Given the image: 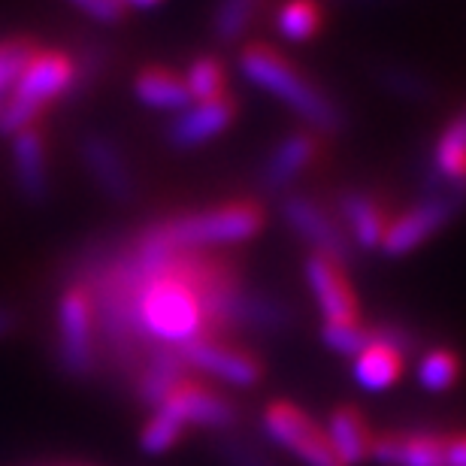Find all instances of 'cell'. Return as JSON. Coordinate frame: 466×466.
Masks as SVG:
<instances>
[{
  "instance_id": "cell-27",
  "label": "cell",
  "mask_w": 466,
  "mask_h": 466,
  "mask_svg": "<svg viewBox=\"0 0 466 466\" xmlns=\"http://www.w3.org/2000/svg\"><path fill=\"white\" fill-rule=\"evenodd\" d=\"M185 86H188V95L194 104H207V100H216L225 95L228 76H225V64H221L218 55H200V58L191 61L188 73H185Z\"/></svg>"
},
{
  "instance_id": "cell-8",
  "label": "cell",
  "mask_w": 466,
  "mask_h": 466,
  "mask_svg": "<svg viewBox=\"0 0 466 466\" xmlns=\"http://www.w3.org/2000/svg\"><path fill=\"white\" fill-rule=\"evenodd\" d=\"M82 170L95 182V188L113 203H130L137 198V179L121 146L104 130H82L76 143Z\"/></svg>"
},
{
  "instance_id": "cell-20",
  "label": "cell",
  "mask_w": 466,
  "mask_h": 466,
  "mask_svg": "<svg viewBox=\"0 0 466 466\" xmlns=\"http://www.w3.org/2000/svg\"><path fill=\"white\" fill-rule=\"evenodd\" d=\"M294 324V312L282 297L258 291V288H242L237 300V330L248 333H282Z\"/></svg>"
},
{
  "instance_id": "cell-22",
  "label": "cell",
  "mask_w": 466,
  "mask_h": 466,
  "mask_svg": "<svg viewBox=\"0 0 466 466\" xmlns=\"http://www.w3.org/2000/svg\"><path fill=\"white\" fill-rule=\"evenodd\" d=\"M403 354L385 342L370 339V346L354 358V381L363 390H385L400 379L403 372Z\"/></svg>"
},
{
  "instance_id": "cell-3",
  "label": "cell",
  "mask_w": 466,
  "mask_h": 466,
  "mask_svg": "<svg viewBox=\"0 0 466 466\" xmlns=\"http://www.w3.org/2000/svg\"><path fill=\"white\" fill-rule=\"evenodd\" d=\"M76 82V55L64 49H40L27 64L15 88L0 100V137H13L18 130L40 125V118L67 100Z\"/></svg>"
},
{
  "instance_id": "cell-9",
  "label": "cell",
  "mask_w": 466,
  "mask_h": 466,
  "mask_svg": "<svg viewBox=\"0 0 466 466\" xmlns=\"http://www.w3.org/2000/svg\"><path fill=\"white\" fill-rule=\"evenodd\" d=\"M179 354L185 358V363H188V370H200L233 388H251L264 376V363H260L255 354L218 337L191 342V346H185Z\"/></svg>"
},
{
  "instance_id": "cell-18",
  "label": "cell",
  "mask_w": 466,
  "mask_h": 466,
  "mask_svg": "<svg viewBox=\"0 0 466 466\" xmlns=\"http://www.w3.org/2000/svg\"><path fill=\"white\" fill-rule=\"evenodd\" d=\"M339 218L346 221V233L351 239V246L358 248H379L388 230V216L381 209V203L376 198H370L367 191H342L337 198Z\"/></svg>"
},
{
  "instance_id": "cell-25",
  "label": "cell",
  "mask_w": 466,
  "mask_h": 466,
  "mask_svg": "<svg viewBox=\"0 0 466 466\" xmlns=\"http://www.w3.org/2000/svg\"><path fill=\"white\" fill-rule=\"evenodd\" d=\"M36 52H40V43L34 36L13 34L0 40V100L15 88V82L22 79V73L34 61Z\"/></svg>"
},
{
  "instance_id": "cell-34",
  "label": "cell",
  "mask_w": 466,
  "mask_h": 466,
  "mask_svg": "<svg viewBox=\"0 0 466 466\" xmlns=\"http://www.w3.org/2000/svg\"><path fill=\"white\" fill-rule=\"evenodd\" d=\"M18 321H22V315H18L15 306L0 300V342L13 337V333L18 330Z\"/></svg>"
},
{
  "instance_id": "cell-12",
  "label": "cell",
  "mask_w": 466,
  "mask_h": 466,
  "mask_svg": "<svg viewBox=\"0 0 466 466\" xmlns=\"http://www.w3.org/2000/svg\"><path fill=\"white\" fill-rule=\"evenodd\" d=\"M161 406H167L185 424V431H188V427H203V431L230 433L239 421L237 406H233L225 394H218V390H212L207 385H198V381H191V379H185Z\"/></svg>"
},
{
  "instance_id": "cell-4",
  "label": "cell",
  "mask_w": 466,
  "mask_h": 466,
  "mask_svg": "<svg viewBox=\"0 0 466 466\" xmlns=\"http://www.w3.org/2000/svg\"><path fill=\"white\" fill-rule=\"evenodd\" d=\"M55 360L70 379H91L100 363L95 303L76 279H70L55 306Z\"/></svg>"
},
{
  "instance_id": "cell-15",
  "label": "cell",
  "mask_w": 466,
  "mask_h": 466,
  "mask_svg": "<svg viewBox=\"0 0 466 466\" xmlns=\"http://www.w3.org/2000/svg\"><path fill=\"white\" fill-rule=\"evenodd\" d=\"M427 191H454L466 198V109L436 137L427 167Z\"/></svg>"
},
{
  "instance_id": "cell-19",
  "label": "cell",
  "mask_w": 466,
  "mask_h": 466,
  "mask_svg": "<svg viewBox=\"0 0 466 466\" xmlns=\"http://www.w3.org/2000/svg\"><path fill=\"white\" fill-rule=\"evenodd\" d=\"M330 440L333 454L339 458L342 466H358L370 458L372 451V436H370V424L358 406H339L333 409L328 418V427H324Z\"/></svg>"
},
{
  "instance_id": "cell-7",
  "label": "cell",
  "mask_w": 466,
  "mask_h": 466,
  "mask_svg": "<svg viewBox=\"0 0 466 466\" xmlns=\"http://www.w3.org/2000/svg\"><path fill=\"white\" fill-rule=\"evenodd\" d=\"M279 212L282 221L300 237L306 246H312V255L330 258L333 264L351 267L354 264V246L349 239V233L342 230V225L330 216L321 203H315L306 194L288 191L279 200Z\"/></svg>"
},
{
  "instance_id": "cell-35",
  "label": "cell",
  "mask_w": 466,
  "mask_h": 466,
  "mask_svg": "<svg viewBox=\"0 0 466 466\" xmlns=\"http://www.w3.org/2000/svg\"><path fill=\"white\" fill-rule=\"evenodd\" d=\"M157 4H161V0H125V6H137V9H152Z\"/></svg>"
},
{
  "instance_id": "cell-23",
  "label": "cell",
  "mask_w": 466,
  "mask_h": 466,
  "mask_svg": "<svg viewBox=\"0 0 466 466\" xmlns=\"http://www.w3.org/2000/svg\"><path fill=\"white\" fill-rule=\"evenodd\" d=\"M372 79L379 82L381 91H388V95L397 100H406V104H431L436 97V82L427 76V73L406 67V64H397V61L376 64Z\"/></svg>"
},
{
  "instance_id": "cell-2",
  "label": "cell",
  "mask_w": 466,
  "mask_h": 466,
  "mask_svg": "<svg viewBox=\"0 0 466 466\" xmlns=\"http://www.w3.org/2000/svg\"><path fill=\"white\" fill-rule=\"evenodd\" d=\"M264 207L251 200L225 203V207L194 209L185 216L155 221L137 233L139 242L164 251H209L218 246H237L258 237L264 228Z\"/></svg>"
},
{
  "instance_id": "cell-1",
  "label": "cell",
  "mask_w": 466,
  "mask_h": 466,
  "mask_svg": "<svg viewBox=\"0 0 466 466\" xmlns=\"http://www.w3.org/2000/svg\"><path fill=\"white\" fill-rule=\"evenodd\" d=\"M239 70L251 86L273 95L279 104L291 109L297 118H303L312 130L339 134L346 127L342 106L321 86H315L297 64L288 61L282 52L269 49L264 43H251L239 55Z\"/></svg>"
},
{
  "instance_id": "cell-10",
  "label": "cell",
  "mask_w": 466,
  "mask_h": 466,
  "mask_svg": "<svg viewBox=\"0 0 466 466\" xmlns=\"http://www.w3.org/2000/svg\"><path fill=\"white\" fill-rule=\"evenodd\" d=\"M9 170L13 185L27 207H43L52 194V173H49V148L40 125L25 127L9 137Z\"/></svg>"
},
{
  "instance_id": "cell-31",
  "label": "cell",
  "mask_w": 466,
  "mask_h": 466,
  "mask_svg": "<svg viewBox=\"0 0 466 466\" xmlns=\"http://www.w3.org/2000/svg\"><path fill=\"white\" fill-rule=\"evenodd\" d=\"M321 339L324 346L337 354H346V358H358V354L370 346V328H363L360 321L351 324H324L321 328Z\"/></svg>"
},
{
  "instance_id": "cell-16",
  "label": "cell",
  "mask_w": 466,
  "mask_h": 466,
  "mask_svg": "<svg viewBox=\"0 0 466 466\" xmlns=\"http://www.w3.org/2000/svg\"><path fill=\"white\" fill-rule=\"evenodd\" d=\"M372 461L381 466H445V436L431 431H400L372 440Z\"/></svg>"
},
{
  "instance_id": "cell-21",
  "label": "cell",
  "mask_w": 466,
  "mask_h": 466,
  "mask_svg": "<svg viewBox=\"0 0 466 466\" xmlns=\"http://www.w3.org/2000/svg\"><path fill=\"white\" fill-rule=\"evenodd\" d=\"M134 95L143 106L161 109V113H182L185 106L194 104L185 79L164 67L139 70L134 79Z\"/></svg>"
},
{
  "instance_id": "cell-6",
  "label": "cell",
  "mask_w": 466,
  "mask_h": 466,
  "mask_svg": "<svg viewBox=\"0 0 466 466\" xmlns=\"http://www.w3.org/2000/svg\"><path fill=\"white\" fill-rule=\"evenodd\" d=\"M466 198L454 191H427L424 200H418L415 207H409L403 216L388 221L385 239H381V251L388 258H403L412 255L415 248H421L427 239H433L436 233L445 230L454 221V216L463 209Z\"/></svg>"
},
{
  "instance_id": "cell-33",
  "label": "cell",
  "mask_w": 466,
  "mask_h": 466,
  "mask_svg": "<svg viewBox=\"0 0 466 466\" xmlns=\"http://www.w3.org/2000/svg\"><path fill=\"white\" fill-rule=\"evenodd\" d=\"M445 466H466V433L445 440Z\"/></svg>"
},
{
  "instance_id": "cell-30",
  "label": "cell",
  "mask_w": 466,
  "mask_h": 466,
  "mask_svg": "<svg viewBox=\"0 0 466 466\" xmlns=\"http://www.w3.org/2000/svg\"><path fill=\"white\" fill-rule=\"evenodd\" d=\"M216 454L225 466H279L264 449H258L251 440H242V436L225 433L216 442Z\"/></svg>"
},
{
  "instance_id": "cell-32",
  "label": "cell",
  "mask_w": 466,
  "mask_h": 466,
  "mask_svg": "<svg viewBox=\"0 0 466 466\" xmlns=\"http://www.w3.org/2000/svg\"><path fill=\"white\" fill-rule=\"evenodd\" d=\"M70 4L97 25H118L127 15L125 0H70Z\"/></svg>"
},
{
  "instance_id": "cell-13",
  "label": "cell",
  "mask_w": 466,
  "mask_h": 466,
  "mask_svg": "<svg viewBox=\"0 0 466 466\" xmlns=\"http://www.w3.org/2000/svg\"><path fill=\"white\" fill-rule=\"evenodd\" d=\"M237 113H239L237 100L228 95L207 100V104H191L164 127V139H167V146L179 148V152L200 148L203 143L225 134L233 125V118H237Z\"/></svg>"
},
{
  "instance_id": "cell-26",
  "label": "cell",
  "mask_w": 466,
  "mask_h": 466,
  "mask_svg": "<svg viewBox=\"0 0 466 466\" xmlns=\"http://www.w3.org/2000/svg\"><path fill=\"white\" fill-rule=\"evenodd\" d=\"M321 27V6L315 0H285L276 13V31L291 43H306Z\"/></svg>"
},
{
  "instance_id": "cell-5",
  "label": "cell",
  "mask_w": 466,
  "mask_h": 466,
  "mask_svg": "<svg viewBox=\"0 0 466 466\" xmlns=\"http://www.w3.org/2000/svg\"><path fill=\"white\" fill-rule=\"evenodd\" d=\"M260 424H264L267 440H273L279 449L297 458L303 466H342L330 449L328 433L297 403H288V400L269 403Z\"/></svg>"
},
{
  "instance_id": "cell-24",
  "label": "cell",
  "mask_w": 466,
  "mask_h": 466,
  "mask_svg": "<svg viewBox=\"0 0 466 466\" xmlns=\"http://www.w3.org/2000/svg\"><path fill=\"white\" fill-rule=\"evenodd\" d=\"M264 0H216L209 18L212 40L221 46H237L255 22Z\"/></svg>"
},
{
  "instance_id": "cell-28",
  "label": "cell",
  "mask_w": 466,
  "mask_h": 466,
  "mask_svg": "<svg viewBox=\"0 0 466 466\" xmlns=\"http://www.w3.org/2000/svg\"><path fill=\"white\" fill-rule=\"evenodd\" d=\"M182 436H185V424L167 406H155L152 418L143 424V433H139V445H143L146 454H167L179 445Z\"/></svg>"
},
{
  "instance_id": "cell-11",
  "label": "cell",
  "mask_w": 466,
  "mask_h": 466,
  "mask_svg": "<svg viewBox=\"0 0 466 466\" xmlns=\"http://www.w3.org/2000/svg\"><path fill=\"white\" fill-rule=\"evenodd\" d=\"M306 285L319 303L324 324H351L360 319V306L354 297V288L346 276V267L333 264L330 258L309 255L303 264Z\"/></svg>"
},
{
  "instance_id": "cell-17",
  "label": "cell",
  "mask_w": 466,
  "mask_h": 466,
  "mask_svg": "<svg viewBox=\"0 0 466 466\" xmlns=\"http://www.w3.org/2000/svg\"><path fill=\"white\" fill-rule=\"evenodd\" d=\"M188 379V363L176 349H155L146 354L143 367L134 376V390L139 403L155 409Z\"/></svg>"
},
{
  "instance_id": "cell-14",
  "label": "cell",
  "mask_w": 466,
  "mask_h": 466,
  "mask_svg": "<svg viewBox=\"0 0 466 466\" xmlns=\"http://www.w3.org/2000/svg\"><path fill=\"white\" fill-rule=\"evenodd\" d=\"M319 155V139L306 130H294L285 139H279L273 152L264 157L258 170V188L264 194H288L291 185L309 170Z\"/></svg>"
},
{
  "instance_id": "cell-29",
  "label": "cell",
  "mask_w": 466,
  "mask_h": 466,
  "mask_svg": "<svg viewBox=\"0 0 466 466\" xmlns=\"http://www.w3.org/2000/svg\"><path fill=\"white\" fill-rule=\"evenodd\" d=\"M461 376V360L458 354L449 349H433L427 351L421 363H418V381H421L424 390H433V394H442L449 390Z\"/></svg>"
}]
</instances>
